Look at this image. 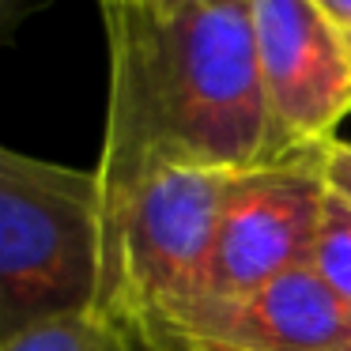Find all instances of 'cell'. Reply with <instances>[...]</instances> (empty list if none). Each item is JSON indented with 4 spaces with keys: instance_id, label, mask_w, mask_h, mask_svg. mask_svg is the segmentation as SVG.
I'll return each instance as SVG.
<instances>
[{
    "instance_id": "obj_5",
    "label": "cell",
    "mask_w": 351,
    "mask_h": 351,
    "mask_svg": "<svg viewBox=\"0 0 351 351\" xmlns=\"http://www.w3.org/2000/svg\"><path fill=\"white\" fill-rule=\"evenodd\" d=\"M245 16L283 155L332 144L351 117L343 31L313 0H245Z\"/></svg>"
},
{
    "instance_id": "obj_8",
    "label": "cell",
    "mask_w": 351,
    "mask_h": 351,
    "mask_svg": "<svg viewBox=\"0 0 351 351\" xmlns=\"http://www.w3.org/2000/svg\"><path fill=\"white\" fill-rule=\"evenodd\" d=\"M306 268L332 291L336 298L351 306V200L328 189L325 208H321V223L313 234Z\"/></svg>"
},
{
    "instance_id": "obj_11",
    "label": "cell",
    "mask_w": 351,
    "mask_h": 351,
    "mask_svg": "<svg viewBox=\"0 0 351 351\" xmlns=\"http://www.w3.org/2000/svg\"><path fill=\"white\" fill-rule=\"evenodd\" d=\"M189 4H208V0H99V8H140V12H178Z\"/></svg>"
},
{
    "instance_id": "obj_7",
    "label": "cell",
    "mask_w": 351,
    "mask_h": 351,
    "mask_svg": "<svg viewBox=\"0 0 351 351\" xmlns=\"http://www.w3.org/2000/svg\"><path fill=\"white\" fill-rule=\"evenodd\" d=\"M0 351H144V348L117 321L95 310V313H72V317L46 321V325L4 343Z\"/></svg>"
},
{
    "instance_id": "obj_14",
    "label": "cell",
    "mask_w": 351,
    "mask_h": 351,
    "mask_svg": "<svg viewBox=\"0 0 351 351\" xmlns=\"http://www.w3.org/2000/svg\"><path fill=\"white\" fill-rule=\"evenodd\" d=\"M167 351H204V348H167Z\"/></svg>"
},
{
    "instance_id": "obj_3",
    "label": "cell",
    "mask_w": 351,
    "mask_h": 351,
    "mask_svg": "<svg viewBox=\"0 0 351 351\" xmlns=\"http://www.w3.org/2000/svg\"><path fill=\"white\" fill-rule=\"evenodd\" d=\"M102 295L99 174L0 144V348Z\"/></svg>"
},
{
    "instance_id": "obj_13",
    "label": "cell",
    "mask_w": 351,
    "mask_h": 351,
    "mask_svg": "<svg viewBox=\"0 0 351 351\" xmlns=\"http://www.w3.org/2000/svg\"><path fill=\"white\" fill-rule=\"evenodd\" d=\"M343 49H348V57H351V27H343Z\"/></svg>"
},
{
    "instance_id": "obj_4",
    "label": "cell",
    "mask_w": 351,
    "mask_h": 351,
    "mask_svg": "<svg viewBox=\"0 0 351 351\" xmlns=\"http://www.w3.org/2000/svg\"><path fill=\"white\" fill-rule=\"evenodd\" d=\"M325 197L321 147L230 174L200 306L242 302L283 272L302 268Z\"/></svg>"
},
{
    "instance_id": "obj_12",
    "label": "cell",
    "mask_w": 351,
    "mask_h": 351,
    "mask_svg": "<svg viewBox=\"0 0 351 351\" xmlns=\"http://www.w3.org/2000/svg\"><path fill=\"white\" fill-rule=\"evenodd\" d=\"M313 4L332 19L340 31H343V27H351V0H313Z\"/></svg>"
},
{
    "instance_id": "obj_1",
    "label": "cell",
    "mask_w": 351,
    "mask_h": 351,
    "mask_svg": "<svg viewBox=\"0 0 351 351\" xmlns=\"http://www.w3.org/2000/svg\"><path fill=\"white\" fill-rule=\"evenodd\" d=\"M110 49V102L99 185L152 167L253 170L287 159L268 114L245 0L178 12L99 8Z\"/></svg>"
},
{
    "instance_id": "obj_6",
    "label": "cell",
    "mask_w": 351,
    "mask_h": 351,
    "mask_svg": "<svg viewBox=\"0 0 351 351\" xmlns=\"http://www.w3.org/2000/svg\"><path fill=\"white\" fill-rule=\"evenodd\" d=\"M167 348L351 351V306L302 265L242 302L200 306Z\"/></svg>"
},
{
    "instance_id": "obj_10",
    "label": "cell",
    "mask_w": 351,
    "mask_h": 351,
    "mask_svg": "<svg viewBox=\"0 0 351 351\" xmlns=\"http://www.w3.org/2000/svg\"><path fill=\"white\" fill-rule=\"evenodd\" d=\"M42 0H0V49L19 34V27L38 12Z\"/></svg>"
},
{
    "instance_id": "obj_9",
    "label": "cell",
    "mask_w": 351,
    "mask_h": 351,
    "mask_svg": "<svg viewBox=\"0 0 351 351\" xmlns=\"http://www.w3.org/2000/svg\"><path fill=\"white\" fill-rule=\"evenodd\" d=\"M321 167H325V182L332 193L351 200V140L336 136L332 144L321 147Z\"/></svg>"
},
{
    "instance_id": "obj_2",
    "label": "cell",
    "mask_w": 351,
    "mask_h": 351,
    "mask_svg": "<svg viewBox=\"0 0 351 351\" xmlns=\"http://www.w3.org/2000/svg\"><path fill=\"white\" fill-rule=\"evenodd\" d=\"M230 174L204 167H152L102 189L99 313L144 351L178 340L204 302L215 227Z\"/></svg>"
}]
</instances>
